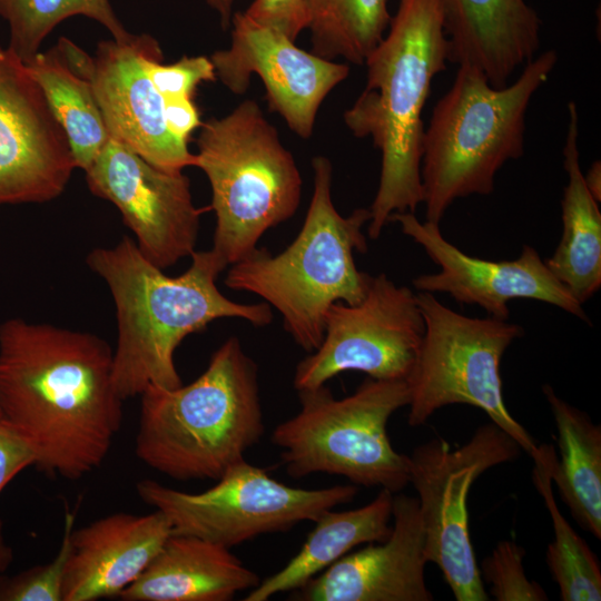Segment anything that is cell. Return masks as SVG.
I'll list each match as a JSON object with an SVG mask.
<instances>
[{
  "mask_svg": "<svg viewBox=\"0 0 601 601\" xmlns=\"http://www.w3.org/2000/svg\"><path fill=\"white\" fill-rule=\"evenodd\" d=\"M311 52L364 65L384 38L392 16L387 0H305Z\"/></svg>",
  "mask_w": 601,
  "mask_h": 601,
  "instance_id": "cell-26",
  "label": "cell"
},
{
  "mask_svg": "<svg viewBox=\"0 0 601 601\" xmlns=\"http://www.w3.org/2000/svg\"><path fill=\"white\" fill-rule=\"evenodd\" d=\"M449 61L503 87L540 48L541 20L528 0H441Z\"/></svg>",
  "mask_w": 601,
  "mask_h": 601,
  "instance_id": "cell-20",
  "label": "cell"
},
{
  "mask_svg": "<svg viewBox=\"0 0 601 601\" xmlns=\"http://www.w3.org/2000/svg\"><path fill=\"white\" fill-rule=\"evenodd\" d=\"M297 393L299 411L272 433L289 476L339 475L392 493L410 483L408 455L395 451L387 434L390 417L410 402L405 380L368 377L342 398L325 385Z\"/></svg>",
  "mask_w": 601,
  "mask_h": 601,
  "instance_id": "cell-8",
  "label": "cell"
},
{
  "mask_svg": "<svg viewBox=\"0 0 601 601\" xmlns=\"http://www.w3.org/2000/svg\"><path fill=\"white\" fill-rule=\"evenodd\" d=\"M388 538L341 558L298 593L304 601H432L425 535L416 497L393 495Z\"/></svg>",
  "mask_w": 601,
  "mask_h": 601,
  "instance_id": "cell-18",
  "label": "cell"
},
{
  "mask_svg": "<svg viewBox=\"0 0 601 601\" xmlns=\"http://www.w3.org/2000/svg\"><path fill=\"white\" fill-rule=\"evenodd\" d=\"M0 16L8 22V48L24 63L33 58L45 38L65 19L83 16L102 24L117 41L129 33L109 0H0Z\"/></svg>",
  "mask_w": 601,
  "mask_h": 601,
  "instance_id": "cell-28",
  "label": "cell"
},
{
  "mask_svg": "<svg viewBox=\"0 0 601 601\" xmlns=\"http://www.w3.org/2000/svg\"><path fill=\"white\" fill-rule=\"evenodd\" d=\"M85 173L91 193L118 208L150 263L165 270L195 252L201 210L183 171L161 170L109 137Z\"/></svg>",
  "mask_w": 601,
  "mask_h": 601,
  "instance_id": "cell-14",
  "label": "cell"
},
{
  "mask_svg": "<svg viewBox=\"0 0 601 601\" xmlns=\"http://www.w3.org/2000/svg\"><path fill=\"white\" fill-rule=\"evenodd\" d=\"M416 294L386 274L372 276L363 299L331 305L318 347L295 370L296 391L325 385L347 371L376 380H406L423 335Z\"/></svg>",
  "mask_w": 601,
  "mask_h": 601,
  "instance_id": "cell-12",
  "label": "cell"
},
{
  "mask_svg": "<svg viewBox=\"0 0 601 601\" xmlns=\"http://www.w3.org/2000/svg\"><path fill=\"white\" fill-rule=\"evenodd\" d=\"M556 61V51L549 49L503 87L492 86L472 65L457 66L424 130L421 179L425 220L440 224L456 199L493 193L497 171L524 154L528 108Z\"/></svg>",
  "mask_w": 601,
  "mask_h": 601,
  "instance_id": "cell-5",
  "label": "cell"
},
{
  "mask_svg": "<svg viewBox=\"0 0 601 601\" xmlns=\"http://www.w3.org/2000/svg\"><path fill=\"white\" fill-rule=\"evenodd\" d=\"M244 13L293 41L307 29L305 0H254Z\"/></svg>",
  "mask_w": 601,
  "mask_h": 601,
  "instance_id": "cell-32",
  "label": "cell"
},
{
  "mask_svg": "<svg viewBox=\"0 0 601 601\" xmlns=\"http://www.w3.org/2000/svg\"><path fill=\"white\" fill-rule=\"evenodd\" d=\"M114 351L99 336L14 317L0 324V413L48 476L101 465L121 428Z\"/></svg>",
  "mask_w": 601,
  "mask_h": 601,
  "instance_id": "cell-1",
  "label": "cell"
},
{
  "mask_svg": "<svg viewBox=\"0 0 601 601\" xmlns=\"http://www.w3.org/2000/svg\"><path fill=\"white\" fill-rule=\"evenodd\" d=\"M26 65L68 138L76 167L86 170L109 139L89 81L57 47L39 51Z\"/></svg>",
  "mask_w": 601,
  "mask_h": 601,
  "instance_id": "cell-25",
  "label": "cell"
},
{
  "mask_svg": "<svg viewBox=\"0 0 601 601\" xmlns=\"http://www.w3.org/2000/svg\"><path fill=\"white\" fill-rule=\"evenodd\" d=\"M393 495L381 489L366 505L324 512L300 550L279 571L260 580L244 600L266 601L280 592L299 590L357 545L386 540L392 531Z\"/></svg>",
  "mask_w": 601,
  "mask_h": 601,
  "instance_id": "cell-23",
  "label": "cell"
},
{
  "mask_svg": "<svg viewBox=\"0 0 601 601\" xmlns=\"http://www.w3.org/2000/svg\"><path fill=\"white\" fill-rule=\"evenodd\" d=\"M354 484L323 489L288 486L242 460L199 493L179 491L154 480L137 483L139 497L162 512L173 533L194 535L231 549L259 535L286 532L304 521L349 503Z\"/></svg>",
  "mask_w": 601,
  "mask_h": 601,
  "instance_id": "cell-10",
  "label": "cell"
},
{
  "mask_svg": "<svg viewBox=\"0 0 601 601\" xmlns=\"http://www.w3.org/2000/svg\"><path fill=\"white\" fill-rule=\"evenodd\" d=\"M76 162L68 138L27 65L0 46V205L60 196Z\"/></svg>",
  "mask_w": 601,
  "mask_h": 601,
  "instance_id": "cell-16",
  "label": "cell"
},
{
  "mask_svg": "<svg viewBox=\"0 0 601 601\" xmlns=\"http://www.w3.org/2000/svg\"><path fill=\"white\" fill-rule=\"evenodd\" d=\"M162 59L164 57L150 60L148 73L164 98H194L200 83L216 80L214 66L205 56H184L171 65H164Z\"/></svg>",
  "mask_w": 601,
  "mask_h": 601,
  "instance_id": "cell-31",
  "label": "cell"
},
{
  "mask_svg": "<svg viewBox=\"0 0 601 601\" xmlns=\"http://www.w3.org/2000/svg\"><path fill=\"white\" fill-rule=\"evenodd\" d=\"M140 396L136 454L175 480H218L265 430L257 364L236 336L191 383L149 385Z\"/></svg>",
  "mask_w": 601,
  "mask_h": 601,
  "instance_id": "cell-4",
  "label": "cell"
},
{
  "mask_svg": "<svg viewBox=\"0 0 601 601\" xmlns=\"http://www.w3.org/2000/svg\"><path fill=\"white\" fill-rule=\"evenodd\" d=\"M404 235L422 246L440 272L413 279L417 292L446 293L462 304H476L490 317L508 321L509 303L529 298L554 305L589 323L582 305L550 272L531 246L513 260L493 262L470 256L444 238L440 224L420 221L415 213H393Z\"/></svg>",
  "mask_w": 601,
  "mask_h": 601,
  "instance_id": "cell-17",
  "label": "cell"
},
{
  "mask_svg": "<svg viewBox=\"0 0 601 601\" xmlns=\"http://www.w3.org/2000/svg\"><path fill=\"white\" fill-rule=\"evenodd\" d=\"M584 184L592 197L600 203L601 200V164L594 161L588 173L583 174Z\"/></svg>",
  "mask_w": 601,
  "mask_h": 601,
  "instance_id": "cell-35",
  "label": "cell"
},
{
  "mask_svg": "<svg viewBox=\"0 0 601 601\" xmlns=\"http://www.w3.org/2000/svg\"><path fill=\"white\" fill-rule=\"evenodd\" d=\"M13 561V551L6 542L3 534V524L0 520V572L6 571Z\"/></svg>",
  "mask_w": 601,
  "mask_h": 601,
  "instance_id": "cell-37",
  "label": "cell"
},
{
  "mask_svg": "<svg viewBox=\"0 0 601 601\" xmlns=\"http://www.w3.org/2000/svg\"><path fill=\"white\" fill-rule=\"evenodd\" d=\"M173 534L168 518L114 513L72 530L62 601L118 597L148 566Z\"/></svg>",
  "mask_w": 601,
  "mask_h": 601,
  "instance_id": "cell-19",
  "label": "cell"
},
{
  "mask_svg": "<svg viewBox=\"0 0 601 601\" xmlns=\"http://www.w3.org/2000/svg\"><path fill=\"white\" fill-rule=\"evenodd\" d=\"M449 41L441 0H398L387 31L365 61L366 86L343 115L356 138L381 151L380 183L367 234L377 239L393 213L423 204V109L446 69Z\"/></svg>",
  "mask_w": 601,
  "mask_h": 601,
  "instance_id": "cell-3",
  "label": "cell"
},
{
  "mask_svg": "<svg viewBox=\"0 0 601 601\" xmlns=\"http://www.w3.org/2000/svg\"><path fill=\"white\" fill-rule=\"evenodd\" d=\"M260 578L230 549L173 533L144 572L118 597L124 601H228Z\"/></svg>",
  "mask_w": 601,
  "mask_h": 601,
  "instance_id": "cell-21",
  "label": "cell"
},
{
  "mask_svg": "<svg viewBox=\"0 0 601 601\" xmlns=\"http://www.w3.org/2000/svg\"><path fill=\"white\" fill-rule=\"evenodd\" d=\"M75 515H65L62 541L56 556L13 575H0V601H62Z\"/></svg>",
  "mask_w": 601,
  "mask_h": 601,
  "instance_id": "cell-29",
  "label": "cell"
},
{
  "mask_svg": "<svg viewBox=\"0 0 601 601\" xmlns=\"http://www.w3.org/2000/svg\"><path fill=\"white\" fill-rule=\"evenodd\" d=\"M555 450L538 446L532 480L549 511L554 533L546 549V564L562 601H600L601 570L598 558L560 512L552 492L551 466Z\"/></svg>",
  "mask_w": 601,
  "mask_h": 601,
  "instance_id": "cell-27",
  "label": "cell"
},
{
  "mask_svg": "<svg viewBox=\"0 0 601 601\" xmlns=\"http://www.w3.org/2000/svg\"><path fill=\"white\" fill-rule=\"evenodd\" d=\"M543 394L556 426L551 480L572 518L587 532L601 539V427L583 411L561 398L545 384Z\"/></svg>",
  "mask_w": 601,
  "mask_h": 601,
  "instance_id": "cell-24",
  "label": "cell"
},
{
  "mask_svg": "<svg viewBox=\"0 0 601 601\" xmlns=\"http://www.w3.org/2000/svg\"><path fill=\"white\" fill-rule=\"evenodd\" d=\"M56 47L89 81L109 137L161 170L196 167V155L187 142L169 131L165 99L148 73L149 61L164 57L154 37L141 33L122 41H100L93 57L66 38Z\"/></svg>",
  "mask_w": 601,
  "mask_h": 601,
  "instance_id": "cell-13",
  "label": "cell"
},
{
  "mask_svg": "<svg viewBox=\"0 0 601 601\" xmlns=\"http://www.w3.org/2000/svg\"><path fill=\"white\" fill-rule=\"evenodd\" d=\"M199 128L196 167L208 178L216 216L211 249L230 266L257 248L268 229L294 216L303 179L255 100Z\"/></svg>",
  "mask_w": 601,
  "mask_h": 601,
  "instance_id": "cell-7",
  "label": "cell"
},
{
  "mask_svg": "<svg viewBox=\"0 0 601 601\" xmlns=\"http://www.w3.org/2000/svg\"><path fill=\"white\" fill-rule=\"evenodd\" d=\"M35 461L27 441L0 413V493L21 471L35 465Z\"/></svg>",
  "mask_w": 601,
  "mask_h": 601,
  "instance_id": "cell-33",
  "label": "cell"
},
{
  "mask_svg": "<svg viewBox=\"0 0 601 601\" xmlns=\"http://www.w3.org/2000/svg\"><path fill=\"white\" fill-rule=\"evenodd\" d=\"M416 299L425 329L405 380L410 390L408 425H423L447 405H472L533 457L538 445L509 412L500 371L505 351L523 335L522 326L490 316H465L442 304L432 293L417 292Z\"/></svg>",
  "mask_w": 601,
  "mask_h": 601,
  "instance_id": "cell-9",
  "label": "cell"
},
{
  "mask_svg": "<svg viewBox=\"0 0 601 601\" xmlns=\"http://www.w3.org/2000/svg\"><path fill=\"white\" fill-rule=\"evenodd\" d=\"M525 550L513 540L497 542L479 565L481 578L490 584L496 601H546L544 589L530 580L523 566Z\"/></svg>",
  "mask_w": 601,
  "mask_h": 601,
  "instance_id": "cell-30",
  "label": "cell"
},
{
  "mask_svg": "<svg viewBox=\"0 0 601 601\" xmlns=\"http://www.w3.org/2000/svg\"><path fill=\"white\" fill-rule=\"evenodd\" d=\"M165 120L169 131L188 142L191 132L201 126L199 111L193 98L165 97Z\"/></svg>",
  "mask_w": 601,
  "mask_h": 601,
  "instance_id": "cell-34",
  "label": "cell"
},
{
  "mask_svg": "<svg viewBox=\"0 0 601 601\" xmlns=\"http://www.w3.org/2000/svg\"><path fill=\"white\" fill-rule=\"evenodd\" d=\"M313 196L303 226L282 253L255 248L231 264L225 285L257 295L282 316L284 329L306 352L315 351L324 335L332 304H356L367 290L371 275L357 269L354 253H366L363 226L368 208L342 216L332 200L333 167L325 156L312 159Z\"/></svg>",
  "mask_w": 601,
  "mask_h": 601,
  "instance_id": "cell-6",
  "label": "cell"
},
{
  "mask_svg": "<svg viewBox=\"0 0 601 601\" xmlns=\"http://www.w3.org/2000/svg\"><path fill=\"white\" fill-rule=\"evenodd\" d=\"M568 114L563 147L568 184L561 200L563 230L545 265L582 305L601 286V213L584 184L580 166L579 114L574 101H569Z\"/></svg>",
  "mask_w": 601,
  "mask_h": 601,
  "instance_id": "cell-22",
  "label": "cell"
},
{
  "mask_svg": "<svg viewBox=\"0 0 601 601\" xmlns=\"http://www.w3.org/2000/svg\"><path fill=\"white\" fill-rule=\"evenodd\" d=\"M521 452L509 434L490 422L460 447L452 450L445 440L434 437L408 455L410 483L417 493L427 562L441 570L456 601L490 599L470 538L471 486L484 472L514 461Z\"/></svg>",
  "mask_w": 601,
  "mask_h": 601,
  "instance_id": "cell-11",
  "label": "cell"
},
{
  "mask_svg": "<svg viewBox=\"0 0 601 601\" xmlns=\"http://www.w3.org/2000/svg\"><path fill=\"white\" fill-rule=\"evenodd\" d=\"M207 3L219 14L224 28L230 26L235 0H206Z\"/></svg>",
  "mask_w": 601,
  "mask_h": 601,
  "instance_id": "cell-36",
  "label": "cell"
},
{
  "mask_svg": "<svg viewBox=\"0 0 601 601\" xmlns=\"http://www.w3.org/2000/svg\"><path fill=\"white\" fill-rule=\"evenodd\" d=\"M190 257L184 273L168 276L126 236L87 255V265L106 282L115 302L112 375L124 401L141 395L149 385L180 386L175 352L188 335L211 322L240 318L264 327L273 321L267 303H236L220 293L216 279L228 265L213 249L195 250Z\"/></svg>",
  "mask_w": 601,
  "mask_h": 601,
  "instance_id": "cell-2",
  "label": "cell"
},
{
  "mask_svg": "<svg viewBox=\"0 0 601 601\" xmlns=\"http://www.w3.org/2000/svg\"><path fill=\"white\" fill-rule=\"evenodd\" d=\"M230 24L229 48L209 57L216 79L234 95H244L255 73L264 83L269 110L297 136L311 138L321 105L348 77V65L305 51L244 12H235Z\"/></svg>",
  "mask_w": 601,
  "mask_h": 601,
  "instance_id": "cell-15",
  "label": "cell"
}]
</instances>
